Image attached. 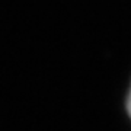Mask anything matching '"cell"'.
Masks as SVG:
<instances>
[{
    "mask_svg": "<svg viewBox=\"0 0 131 131\" xmlns=\"http://www.w3.org/2000/svg\"><path fill=\"white\" fill-rule=\"evenodd\" d=\"M127 109H128V114L131 117V88H130V92H128V98H127Z\"/></svg>",
    "mask_w": 131,
    "mask_h": 131,
    "instance_id": "cell-1",
    "label": "cell"
}]
</instances>
